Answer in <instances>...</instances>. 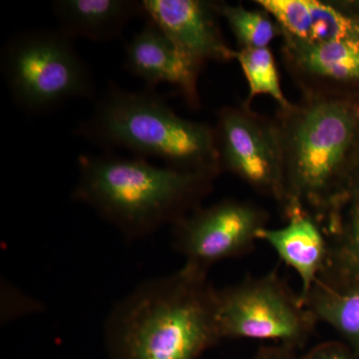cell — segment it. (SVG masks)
Wrapping results in <instances>:
<instances>
[{"mask_svg": "<svg viewBox=\"0 0 359 359\" xmlns=\"http://www.w3.org/2000/svg\"><path fill=\"white\" fill-rule=\"evenodd\" d=\"M236 60L249 86L245 103L250 105L257 96L266 95L273 98L278 107L289 105L290 101L283 93L275 56L269 47L238 49Z\"/></svg>", "mask_w": 359, "mask_h": 359, "instance_id": "obj_18", "label": "cell"}, {"mask_svg": "<svg viewBox=\"0 0 359 359\" xmlns=\"http://www.w3.org/2000/svg\"><path fill=\"white\" fill-rule=\"evenodd\" d=\"M266 212L250 203L224 200L187 215L174 226V244L187 264L208 266L237 254L264 228Z\"/></svg>", "mask_w": 359, "mask_h": 359, "instance_id": "obj_8", "label": "cell"}, {"mask_svg": "<svg viewBox=\"0 0 359 359\" xmlns=\"http://www.w3.org/2000/svg\"><path fill=\"white\" fill-rule=\"evenodd\" d=\"M285 182V216L320 221L359 163V98L302 96L273 116Z\"/></svg>", "mask_w": 359, "mask_h": 359, "instance_id": "obj_1", "label": "cell"}, {"mask_svg": "<svg viewBox=\"0 0 359 359\" xmlns=\"http://www.w3.org/2000/svg\"><path fill=\"white\" fill-rule=\"evenodd\" d=\"M124 68L140 78L146 88L174 86L194 109L199 108L201 69L184 57L165 33L146 18L143 28L125 46Z\"/></svg>", "mask_w": 359, "mask_h": 359, "instance_id": "obj_13", "label": "cell"}, {"mask_svg": "<svg viewBox=\"0 0 359 359\" xmlns=\"http://www.w3.org/2000/svg\"><path fill=\"white\" fill-rule=\"evenodd\" d=\"M275 18L282 39L318 45L359 39V0H255Z\"/></svg>", "mask_w": 359, "mask_h": 359, "instance_id": "obj_12", "label": "cell"}, {"mask_svg": "<svg viewBox=\"0 0 359 359\" xmlns=\"http://www.w3.org/2000/svg\"><path fill=\"white\" fill-rule=\"evenodd\" d=\"M257 359H292L290 356L278 351H269V353L263 354L261 358Z\"/></svg>", "mask_w": 359, "mask_h": 359, "instance_id": "obj_20", "label": "cell"}, {"mask_svg": "<svg viewBox=\"0 0 359 359\" xmlns=\"http://www.w3.org/2000/svg\"><path fill=\"white\" fill-rule=\"evenodd\" d=\"M287 226L280 229H259L256 238L268 243L278 256L295 269L302 280L301 304H306L320 276L327 244L316 219L302 212L287 215Z\"/></svg>", "mask_w": 359, "mask_h": 359, "instance_id": "obj_15", "label": "cell"}, {"mask_svg": "<svg viewBox=\"0 0 359 359\" xmlns=\"http://www.w3.org/2000/svg\"><path fill=\"white\" fill-rule=\"evenodd\" d=\"M51 6L57 29L72 40L118 39L130 21L145 16L142 2L136 0H55Z\"/></svg>", "mask_w": 359, "mask_h": 359, "instance_id": "obj_14", "label": "cell"}, {"mask_svg": "<svg viewBox=\"0 0 359 359\" xmlns=\"http://www.w3.org/2000/svg\"><path fill=\"white\" fill-rule=\"evenodd\" d=\"M282 39L283 65L302 96L359 98V39L318 45Z\"/></svg>", "mask_w": 359, "mask_h": 359, "instance_id": "obj_9", "label": "cell"}, {"mask_svg": "<svg viewBox=\"0 0 359 359\" xmlns=\"http://www.w3.org/2000/svg\"><path fill=\"white\" fill-rule=\"evenodd\" d=\"M186 264L141 283L118 302L105 325L111 359H197L219 339L216 290Z\"/></svg>", "mask_w": 359, "mask_h": 359, "instance_id": "obj_2", "label": "cell"}, {"mask_svg": "<svg viewBox=\"0 0 359 359\" xmlns=\"http://www.w3.org/2000/svg\"><path fill=\"white\" fill-rule=\"evenodd\" d=\"M222 172L285 204V182L278 131L273 117L259 114L243 101L217 112L214 125Z\"/></svg>", "mask_w": 359, "mask_h": 359, "instance_id": "obj_6", "label": "cell"}, {"mask_svg": "<svg viewBox=\"0 0 359 359\" xmlns=\"http://www.w3.org/2000/svg\"><path fill=\"white\" fill-rule=\"evenodd\" d=\"M76 134L106 150L121 149L175 169L222 172L214 126L181 117L155 89L108 84Z\"/></svg>", "mask_w": 359, "mask_h": 359, "instance_id": "obj_4", "label": "cell"}, {"mask_svg": "<svg viewBox=\"0 0 359 359\" xmlns=\"http://www.w3.org/2000/svg\"><path fill=\"white\" fill-rule=\"evenodd\" d=\"M327 244L318 282L328 289L359 287V163L318 222Z\"/></svg>", "mask_w": 359, "mask_h": 359, "instance_id": "obj_11", "label": "cell"}, {"mask_svg": "<svg viewBox=\"0 0 359 359\" xmlns=\"http://www.w3.org/2000/svg\"><path fill=\"white\" fill-rule=\"evenodd\" d=\"M77 163L73 199L91 207L129 241L148 237L195 211L219 175L155 166L110 152L80 155Z\"/></svg>", "mask_w": 359, "mask_h": 359, "instance_id": "obj_3", "label": "cell"}, {"mask_svg": "<svg viewBox=\"0 0 359 359\" xmlns=\"http://www.w3.org/2000/svg\"><path fill=\"white\" fill-rule=\"evenodd\" d=\"M306 304L311 314L359 344V287L339 292L316 282Z\"/></svg>", "mask_w": 359, "mask_h": 359, "instance_id": "obj_17", "label": "cell"}, {"mask_svg": "<svg viewBox=\"0 0 359 359\" xmlns=\"http://www.w3.org/2000/svg\"><path fill=\"white\" fill-rule=\"evenodd\" d=\"M302 306L273 276L216 290L215 314L219 339L297 341L311 325Z\"/></svg>", "mask_w": 359, "mask_h": 359, "instance_id": "obj_7", "label": "cell"}, {"mask_svg": "<svg viewBox=\"0 0 359 359\" xmlns=\"http://www.w3.org/2000/svg\"><path fill=\"white\" fill-rule=\"evenodd\" d=\"M212 6L219 18L228 23L238 49L264 48L283 36L275 18L263 9L252 11L241 4L233 6L224 1H212Z\"/></svg>", "mask_w": 359, "mask_h": 359, "instance_id": "obj_16", "label": "cell"}, {"mask_svg": "<svg viewBox=\"0 0 359 359\" xmlns=\"http://www.w3.org/2000/svg\"><path fill=\"white\" fill-rule=\"evenodd\" d=\"M144 14L174 44L180 53L202 70L209 62L237 59L218 23L212 1L204 0H142Z\"/></svg>", "mask_w": 359, "mask_h": 359, "instance_id": "obj_10", "label": "cell"}, {"mask_svg": "<svg viewBox=\"0 0 359 359\" xmlns=\"http://www.w3.org/2000/svg\"><path fill=\"white\" fill-rule=\"evenodd\" d=\"M0 67L13 102L27 114H44L95 94L89 66L58 29L13 35L2 49Z\"/></svg>", "mask_w": 359, "mask_h": 359, "instance_id": "obj_5", "label": "cell"}, {"mask_svg": "<svg viewBox=\"0 0 359 359\" xmlns=\"http://www.w3.org/2000/svg\"><path fill=\"white\" fill-rule=\"evenodd\" d=\"M304 359H347L346 356L340 354L339 351H334L332 348H323L318 349V351H313V353L309 354L308 358Z\"/></svg>", "mask_w": 359, "mask_h": 359, "instance_id": "obj_19", "label": "cell"}]
</instances>
